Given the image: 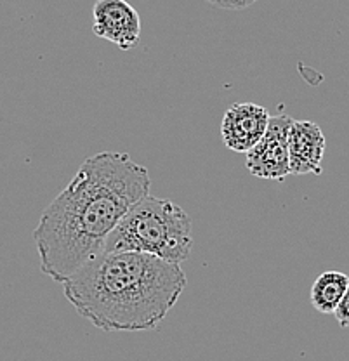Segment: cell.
<instances>
[{
    "instance_id": "1",
    "label": "cell",
    "mask_w": 349,
    "mask_h": 361,
    "mask_svg": "<svg viewBox=\"0 0 349 361\" xmlns=\"http://www.w3.org/2000/svg\"><path fill=\"white\" fill-rule=\"evenodd\" d=\"M148 169L127 153L101 152L84 164L33 229L40 269L63 283L104 252L108 236L127 210L149 193Z\"/></svg>"
},
{
    "instance_id": "2",
    "label": "cell",
    "mask_w": 349,
    "mask_h": 361,
    "mask_svg": "<svg viewBox=\"0 0 349 361\" xmlns=\"http://www.w3.org/2000/svg\"><path fill=\"white\" fill-rule=\"evenodd\" d=\"M185 287L181 264L142 252H101L63 281V293L103 332H148L159 329Z\"/></svg>"
},
{
    "instance_id": "3",
    "label": "cell",
    "mask_w": 349,
    "mask_h": 361,
    "mask_svg": "<svg viewBox=\"0 0 349 361\" xmlns=\"http://www.w3.org/2000/svg\"><path fill=\"white\" fill-rule=\"evenodd\" d=\"M193 248L190 216L178 203L145 195L108 236L104 252H142L181 264Z\"/></svg>"
},
{
    "instance_id": "4",
    "label": "cell",
    "mask_w": 349,
    "mask_h": 361,
    "mask_svg": "<svg viewBox=\"0 0 349 361\" xmlns=\"http://www.w3.org/2000/svg\"><path fill=\"white\" fill-rule=\"evenodd\" d=\"M294 118L288 115H276L269 118L268 129L261 141L245 153V165L252 176L259 179L281 180L290 176L288 164V129Z\"/></svg>"
},
{
    "instance_id": "5",
    "label": "cell",
    "mask_w": 349,
    "mask_h": 361,
    "mask_svg": "<svg viewBox=\"0 0 349 361\" xmlns=\"http://www.w3.org/2000/svg\"><path fill=\"white\" fill-rule=\"evenodd\" d=\"M92 30L99 39L130 51L140 44V13L127 0H97L92 7Z\"/></svg>"
},
{
    "instance_id": "6",
    "label": "cell",
    "mask_w": 349,
    "mask_h": 361,
    "mask_svg": "<svg viewBox=\"0 0 349 361\" xmlns=\"http://www.w3.org/2000/svg\"><path fill=\"white\" fill-rule=\"evenodd\" d=\"M271 115L264 106L254 103H236L224 113L221 122V137L226 148L247 153L261 141Z\"/></svg>"
},
{
    "instance_id": "7",
    "label": "cell",
    "mask_w": 349,
    "mask_h": 361,
    "mask_svg": "<svg viewBox=\"0 0 349 361\" xmlns=\"http://www.w3.org/2000/svg\"><path fill=\"white\" fill-rule=\"evenodd\" d=\"M326 139L320 126L310 120H294L288 129V164L290 174H322Z\"/></svg>"
},
{
    "instance_id": "8",
    "label": "cell",
    "mask_w": 349,
    "mask_h": 361,
    "mask_svg": "<svg viewBox=\"0 0 349 361\" xmlns=\"http://www.w3.org/2000/svg\"><path fill=\"white\" fill-rule=\"evenodd\" d=\"M349 285V276L341 271H325L311 287V306L324 314L336 311Z\"/></svg>"
},
{
    "instance_id": "9",
    "label": "cell",
    "mask_w": 349,
    "mask_h": 361,
    "mask_svg": "<svg viewBox=\"0 0 349 361\" xmlns=\"http://www.w3.org/2000/svg\"><path fill=\"white\" fill-rule=\"evenodd\" d=\"M333 316H336L337 323H339L343 329H348L349 326V285L346 292H344L343 299H341V302L337 304L336 311H333Z\"/></svg>"
},
{
    "instance_id": "10",
    "label": "cell",
    "mask_w": 349,
    "mask_h": 361,
    "mask_svg": "<svg viewBox=\"0 0 349 361\" xmlns=\"http://www.w3.org/2000/svg\"><path fill=\"white\" fill-rule=\"evenodd\" d=\"M205 2L212 4V6L221 7V9H231V11H242L256 4L257 0H205Z\"/></svg>"
}]
</instances>
